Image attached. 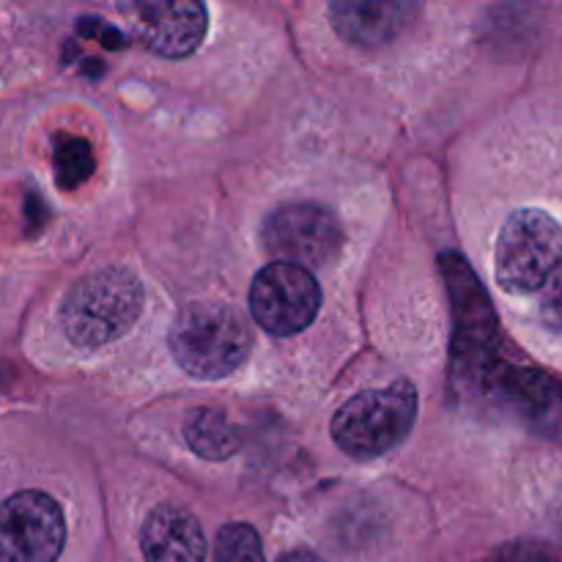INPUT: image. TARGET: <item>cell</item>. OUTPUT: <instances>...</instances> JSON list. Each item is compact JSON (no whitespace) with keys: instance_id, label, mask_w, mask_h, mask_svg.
Segmentation results:
<instances>
[{"instance_id":"6da1fadb","label":"cell","mask_w":562,"mask_h":562,"mask_svg":"<svg viewBox=\"0 0 562 562\" xmlns=\"http://www.w3.org/2000/svg\"><path fill=\"white\" fill-rule=\"evenodd\" d=\"M453 300V351L450 373L461 390H486L488 382L503 368L497 357L499 324L492 311L486 291L477 283L467 261L456 252L439 258Z\"/></svg>"},{"instance_id":"7a4b0ae2","label":"cell","mask_w":562,"mask_h":562,"mask_svg":"<svg viewBox=\"0 0 562 562\" xmlns=\"http://www.w3.org/2000/svg\"><path fill=\"white\" fill-rule=\"evenodd\" d=\"M143 285L130 269L108 267L86 274L66 294L60 324L80 349H99L130 333L143 313Z\"/></svg>"},{"instance_id":"3957f363","label":"cell","mask_w":562,"mask_h":562,"mask_svg":"<svg viewBox=\"0 0 562 562\" xmlns=\"http://www.w3.org/2000/svg\"><path fill=\"white\" fill-rule=\"evenodd\" d=\"M176 366L195 379H225L247 360L252 333L245 316L223 302H192L170 329Z\"/></svg>"},{"instance_id":"277c9868","label":"cell","mask_w":562,"mask_h":562,"mask_svg":"<svg viewBox=\"0 0 562 562\" xmlns=\"http://www.w3.org/2000/svg\"><path fill=\"white\" fill-rule=\"evenodd\" d=\"M415 417L417 390L395 382L346 401L333 417V439L351 459H379L409 437Z\"/></svg>"},{"instance_id":"5b68a950","label":"cell","mask_w":562,"mask_h":562,"mask_svg":"<svg viewBox=\"0 0 562 562\" xmlns=\"http://www.w3.org/2000/svg\"><path fill=\"white\" fill-rule=\"evenodd\" d=\"M494 274L508 294H532L562 267V225L541 209H519L505 220L494 252Z\"/></svg>"},{"instance_id":"8992f818","label":"cell","mask_w":562,"mask_h":562,"mask_svg":"<svg viewBox=\"0 0 562 562\" xmlns=\"http://www.w3.org/2000/svg\"><path fill=\"white\" fill-rule=\"evenodd\" d=\"M263 247L280 263L324 269L344 250V228L329 209L316 203H289L269 214L261 231Z\"/></svg>"},{"instance_id":"52a82bcc","label":"cell","mask_w":562,"mask_h":562,"mask_svg":"<svg viewBox=\"0 0 562 562\" xmlns=\"http://www.w3.org/2000/svg\"><path fill=\"white\" fill-rule=\"evenodd\" d=\"M318 307H322V289L307 269L274 261L252 280V318L269 335L289 338L302 333L318 316Z\"/></svg>"},{"instance_id":"ba28073f","label":"cell","mask_w":562,"mask_h":562,"mask_svg":"<svg viewBox=\"0 0 562 562\" xmlns=\"http://www.w3.org/2000/svg\"><path fill=\"white\" fill-rule=\"evenodd\" d=\"M64 543V510L49 494L20 492L0 505V562H55Z\"/></svg>"},{"instance_id":"9c48e42d","label":"cell","mask_w":562,"mask_h":562,"mask_svg":"<svg viewBox=\"0 0 562 562\" xmlns=\"http://www.w3.org/2000/svg\"><path fill=\"white\" fill-rule=\"evenodd\" d=\"M137 14L143 42L162 58H184L195 53L206 36V5L195 0H154L143 3Z\"/></svg>"},{"instance_id":"30bf717a","label":"cell","mask_w":562,"mask_h":562,"mask_svg":"<svg viewBox=\"0 0 562 562\" xmlns=\"http://www.w3.org/2000/svg\"><path fill=\"white\" fill-rule=\"evenodd\" d=\"M409 0H335L329 16L340 38L362 49H376L395 42L417 16Z\"/></svg>"},{"instance_id":"8fae6325","label":"cell","mask_w":562,"mask_h":562,"mask_svg":"<svg viewBox=\"0 0 562 562\" xmlns=\"http://www.w3.org/2000/svg\"><path fill=\"white\" fill-rule=\"evenodd\" d=\"M140 549L146 562H203L206 536L190 510L181 505H159L143 525Z\"/></svg>"},{"instance_id":"7c38bea8","label":"cell","mask_w":562,"mask_h":562,"mask_svg":"<svg viewBox=\"0 0 562 562\" xmlns=\"http://www.w3.org/2000/svg\"><path fill=\"white\" fill-rule=\"evenodd\" d=\"M187 445L206 461H225L239 450V434L231 428L228 417L212 406L190 412L184 423Z\"/></svg>"},{"instance_id":"4fadbf2b","label":"cell","mask_w":562,"mask_h":562,"mask_svg":"<svg viewBox=\"0 0 562 562\" xmlns=\"http://www.w3.org/2000/svg\"><path fill=\"white\" fill-rule=\"evenodd\" d=\"M97 162L88 140L64 135L55 143V181L60 190H77L88 176L93 173Z\"/></svg>"},{"instance_id":"5bb4252c","label":"cell","mask_w":562,"mask_h":562,"mask_svg":"<svg viewBox=\"0 0 562 562\" xmlns=\"http://www.w3.org/2000/svg\"><path fill=\"white\" fill-rule=\"evenodd\" d=\"M214 562H267L261 538L250 525H225L217 532Z\"/></svg>"},{"instance_id":"9a60e30c","label":"cell","mask_w":562,"mask_h":562,"mask_svg":"<svg viewBox=\"0 0 562 562\" xmlns=\"http://www.w3.org/2000/svg\"><path fill=\"white\" fill-rule=\"evenodd\" d=\"M477 562H560L552 552H547L543 547H536V543H508V547L497 549L488 558Z\"/></svg>"},{"instance_id":"2e32d148","label":"cell","mask_w":562,"mask_h":562,"mask_svg":"<svg viewBox=\"0 0 562 562\" xmlns=\"http://www.w3.org/2000/svg\"><path fill=\"white\" fill-rule=\"evenodd\" d=\"M541 296V313L547 318V324L552 329L562 333V267L549 278V283L543 285Z\"/></svg>"},{"instance_id":"e0dca14e","label":"cell","mask_w":562,"mask_h":562,"mask_svg":"<svg viewBox=\"0 0 562 562\" xmlns=\"http://www.w3.org/2000/svg\"><path fill=\"white\" fill-rule=\"evenodd\" d=\"M280 562H324V560L316 558V554H313V552H307V549H300V552L285 554V558L280 560Z\"/></svg>"}]
</instances>
